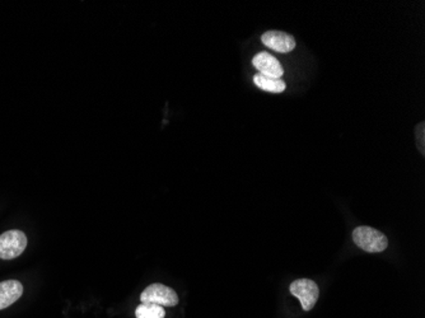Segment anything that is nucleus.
<instances>
[{
  "label": "nucleus",
  "instance_id": "nucleus-1",
  "mask_svg": "<svg viewBox=\"0 0 425 318\" xmlns=\"http://www.w3.org/2000/svg\"><path fill=\"white\" fill-rule=\"evenodd\" d=\"M353 241L363 251L370 253L382 252L388 246V239L382 232L367 226L353 230Z\"/></svg>",
  "mask_w": 425,
  "mask_h": 318
},
{
  "label": "nucleus",
  "instance_id": "nucleus-2",
  "mask_svg": "<svg viewBox=\"0 0 425 318\" xmlns=\"http://www.w3.org/2000/svg\"><path fill=\"white\" fill-rule=\"evenodd\" d=\"M26 247L27 237L22 230H8L0 236V259L13 260L23 253Z\"/></svg>",
  "mask_w": 425,
  "mask_h": 318
},
{
  "label": "nucleus",
  "instance_id": "nucleus-3",
  "mask_svg": "<svg viewBox=\"0 0 425 318\" xmlns=\"http://www.w3.org/2000/svg\"><path fill=\"white\" fill-rule=\"evenodd\" d=\"M141 303H153L161 307H175L179 304L177 293L164 284L147 286L140 295Z\"/></svg>",
  "mask_w": 425,
  "mask_h": 318
},
{
  "label": "nucleus",
  "instance_id": "nucleus-4",
  "mask_svg": "<svg viewBox=\"0 0 425 318\" xmlns=\"http://www.w3.org/2000/svg\"><path fill=\"white\" fill-rule=\"evenodd\" d=\"M290 293L298 298L302 304L304 310H311L317 302L319 295V289L317 284L310 279H299L295 280L289 288Z\"/></svg>",
  "mask_w": 425,
  "mask_h": 318
},
{
  "label": "nucleus",
  "instance_id": "nucleus-5",
  "mask_svg": "<svg viewBox=\"0 0 425 318\" xmlns=\"http://www.w3.org/2000/svg\"><path fill=\"white\" fill-rule=\"evenodd\" d=\"M253 64L259 70V74H262L269 78L280 79L284 75V69L281 64L279 63L278 59L271 55L269 52H259L253 59Z\"/></svg>",
  "mask_w": 425,
  "mask_h": 318
},
{
  "label": "nucleus",
  "instance_id": "nucleus-6",
  "mask_svg": "<svg viewBox=\"0 0 425 318\" xmlns=\"http://www.w3.org/2000/svg\"><path fill=\"white\" fill-rule=\"evenodd\" d=\"M261 41L269 49L280 54H286L293 51L295 48V37L289 33L281 31H268L261 36Z\"/></svg>",
  "mask_w": 425,
  "mask_h": 318
},
{
  "label": "nucleus",
  "instance_id": "nucleus-7",
  "mask_svg": "<svg viewBox=\"0 0 425 318\" xmlns=\"http://www.w3.org/2000/svg\"><path fill=\"white\" fill-rule=\"evenodd\" d=\"M23 294V286L18 280H6L0 283V310H6L16 303Z\"/></svg>",
  "mask_w": 425,
  "mask_h": 318
},
{
  "label": "nucleus",
  "instance_id": "nucleus-8",
  "mask_svg": "<svg viewBox=\"0 0 425 318\" xmlns=\"http://www.w3.org/2000/svg\"><path fill=\"white\" fill-rule=\"evenodd\" d=\"M254 82L255 86H257L260 90L270 92V93H281L286 88V82H283L281 79L269 78L262 74H256L254 77Z\"/></svg>",
  "mask_w": 425,
  "mask_h": 318
},
{
  "label": "nucleus",
  "instance_id": "nucleus-9",
  "mask_svg": "<svg viewBox=\"0 0 425 318\" xmlns=\"http://www.w3.org/2000/svg\"><path fill=\"white\" fill-rule=\"evenodd\" d=\"M135 316L137 318H164L166 310L153 303H141L135 310Z\"/></svg>",
  "mask_w": 425,
  "mask_h": 318
},
{
  "label": "nucleus",
  "instance_id": "nucleus-10",
  "mask_svg": "<svg viewBox=\"0 0 425 318\" xmlns=\"http://www.w3.org/2000/svg\"><path fill=\"white\" fill-rule=\"evenodd\" d=\"M415 134H417V149L420 150L422 155H425V123H419L415 128Z\"/></svg>",
  "mask_w": 425,
  "mask_h": 318
}]
</instances>
